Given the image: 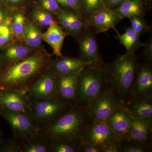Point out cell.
Here are the masks:
<instances>
[{
  "label": "cell",
  "instance_id": "22",
  "mask_svg": "<svg viewBox=\"0 0 152 152\" xmlns=\"http://www.w3.org/2000/svg\"><path fill=\"white\" fill-rule=\"evenodd\" d=\"M148 5L143 0H127L112 10L122 19L134 17L144 18L146 15Z\"/></svg>",
  "mask_w": 152,
  "mask_h": 152
},
{
  "label": "cell",
  "instance_id": "24",
  "mask_svg": "<svg viewBox=\"0 0 152 152\" xmlns=\"http://www.w3.org/2000/svg\"><path fill=\"white\" fill-rule=\"evenodd\" d=\"M115 38L124 47L126 53H135L136 51L143 45L144 43L141 40L140 35L131 27L126 28L124 34H117Z\"/></svg>",
  "mask_w": 152,
  "mask_h": 152
},
{
  "label": "cell",
  "instance_id": "43",
  "mask_svg": "<svg viewBox=\"0 0 152 152\" xmlns=\"http://www.w3.org/2000/svg\"><path fill=\"white\" fill-rule=\"evenodd\" d=\"M3 135V133L2 132L1 130H0V141H1L3 140V139H2V137Z\"/></svg>",
  "mask_w": 152,
  "mask_h": 152
},
{
  "label": "cell",
  "instance_id": "40",
  "mask_svg": "<svg viewBox=\"0 0 152 152\" xmlns=\"http://www.w3.org/2000/svg\"><path fill=\"white\" fill-rule=\"evenodd\" d=\"M14 11L5 6L0 7V25L11 16Z\"/></svg>",
  "mask_w": 152,
  "mask_h": 152
},
{
  "label": "cell",
  "instance_id": "3",
  "mask_svg": "<svg viewBox=\"0 0 152 152\" xmlns=\"http://www.w3.org/2000/svg\"><path fill=\"white\" fill-rule=\"evenodd\" d=\"M138 63L135 53H126L112 62L106 63L109 89L126 105L131 97V89Z\"/></svg>",
  "mask_w": 152,
  "mask_h": 152
},
{
  "label": "cell",
  "instance_id": "2",
  "mask_svg": "<svg viewBox=\"0 0 152 152\" xmlns=\"http://www.w3.org/2000/svg\"><path fill=\"white\" fill-rule=\"evenodd\" d=\"M92 122L86 108L75 105L52 124L39 131L52 142L67 141L81 144L87 128Z\"/></svg>",
  "mask_w": 152,
  "mask_h": 152
},
{
  "label": "cell",
  "instance_id": "7",
  "mask_svg": "<svg viewBox=\"0 0 152 152\" xmlns=\"http://www.w3.org/2000/svg\"><path fill=\"white\" fill-rule=\"evenodd\" d=\"M0 116L8 123L14 137L22 141L28 138L38 130L30 116L0 106Z\"/></svg>",
  "mask_w": 152,
  "mask_h": 152
},
{
  "label": "cell",
  "instance_id": "26",
  "mask_svg": "<svg viewBox=\"0 0 152 152\" xmlns=\"http://www.w3.org/2000/svg\"><path fill=\"white\" fill-rule=\"evenodd\" d=\"M27 18L25 8L17 9L11 15V25L15 40L23 42V34Z\"/></svg>",
  "mask_w": 152,
  "mask_h": 152
},
{
  "label": "cell",
  "instance_id": "45",
  "mask_svg": "<svg viewBox=\"0 0 152 152\" xmlns=\"http://www.w3.org/2000/svg\"><path fill=\"white\" fill-rule=\"evenodd\" d=\"M4 5L1 2V1H0V7H4Z\"/></svg>",
  "mask_w": 152,
  "mask_h": 152
},
{
  "label": "cell",
  "instance_id": "41",
  "mask_svg": "<svg viewBox=\"0 0 152 152\" xmlns=\"http://www.w3.org/2000/svg\"><path fill=\"white\" fill-rule=\"evenodd\" d=\"M127 0H104V5L106 7L113 10Z\"/></svg>",
  "mask_w": 152,
  "mask_h": 152
},
{
  "label": "cell",
  "instance_id": "17",
  "mask_svg": "<svg viewBox=\"0 0 152 152\" xmlns=\"http://www.w3.org/2000/svg\"><path fill=\"white\" fill-rule=\"evenodd\" d=\"M152 118H134L125 140H134L152 145Z\"/></svg>",
  "mask_w": 152,
  "mask_h": 152
},
{
  "label": "cell",
  "instance_id": "1",
  "mask_svg": "<svg viewBox=\"0 0 152 152\" xmlns=\"http://www.w3.org/2000/svg\"><path fill=\"white\" fill-rule=\"evenodd\" d=\"M53 61L52 55L42 47L27 58L7 65L0 74V90L27 93Z\"/></svg>",
  "mask_w": 152,
  "mask_h": 152
},
{
  "label": "cell",
  "instance_id": "36",
  "mask_svg": "<svg viewBox=\"0 0 152 152\" xmlns=\"http://www.w3.org/2000/svg\"><path fill=\"white\" fill-rule=\"evenodd\" d=\"M29 0H0L5 7L13 10L17 9L25 8V5Z\"/></svg>",
  "mask_w": 152,
  "mask_h": 152
},
{
  "label": "cell",
  "instance_id": "15",
  "mask_svg": "<svg viewBox=\"0 0 152 152\" xmlns=\"http://www.w3.org/2000/svg\"><path fill=\"white\" fill-rule=\"evenodd\" d=\"M134 118L124 107L116 110L104 123L113 130L120 142L126 140Z\"/></svg>",
  "mask_w": 152,
  "mask_h": 152
},
{
  "label": "cell",
  "instance_id": "18",
  "mask_svg": "<svg viewBox=\"0 0 152 152\" xmlns=\"http://www.w3.org/2000/svg\"><path fill=\"white\" fill-rule=\"evenodd\" d=\"M37 50L28 48L24 42L15 40L10 45L0 50V57L7 65L27 58Z\"/></svg>",
  "mask_w": 152,
  "mask_h": 152
},
{
  "label": "cell",
  "instance_id": "29",
  "mask_svg": "<svg viewBox=\"0 0 152 152\" xmlns=\"http://www.w3.org/2000/svg\"><path fill=\"white\" fill-rule=\"evenodd\" d=\"M122 152H151L152 145L134 140H124L120 141Z\"/></svg>",
  "mask_w": 152,
  "mask_h": 152
},
{
  "label": "cell",
  "instance_id": "23",
  "mask_svg": "<svg viewBox=\"0 0 152 152\" xmlns=\"http://www.w3.org/2000/svg\"><path fill=\"white\" fill-rule=\"evenodd\" d=\"M52 142L38 131L23 141V152H51Z\"/></svg>",
  "mask_w": 152,
  "mask_h": 152
},
{
  "label": "cell",
  "instance_id": "44",
  "mask_svg": "<svg viewBox=\"0 0 152 152\" xmlns=\"http://www.w3.org/2000/svg\"><path fill=\"white\" fill-rule=\"evenodd\" d=\"M145 2L146 4H148L149 3H151V1L152 0H143Z\"/></svg>",
  "mask_w": 152,
  "mask_h": 152
},
{
  "label": "cell",
  "instance_id": "20",
  "mask_svg": "<svg viewBox=\"0 0 152 152\" xmlns=\"http://www.w3.org/2000/svg\"><path fill=\"white\" fill-rule=\"evenodd\" d=\"M67 35L58 23H56L49 26L45 32L42 33V39L53 49V54L57 58H60L63 56L62 49L64 41Z\"/></svg>",
  "mask_w": 152,
  "mask_h": 152
},
{
  "label": "cell",
  "instance_id": "10",
  "mask_svg": "<svg viewBox=\"0 0 152 152\" xmlns=\"http://www.w3.org/2000/svg\"><path fill=\"white\" fill-rule=\"evenodd\" d=\"M56 80L57 74L50 68L31 87L28 95L37 99L57 98Z\"/></svg>",
  "mask_w": 152,
  "mask_h": 152
},
{
  "label": "cell",
  "instance_id": "19",
  "mask_svg": "<svg viewBox=\"0 0 152 152\" xmlns=\"http://www.w3.org/2000/svg\"><path fill=\"white\" fill-rule=\"evenodd\" d=\"M93 62H86L78 58L63 56L53 60L51 68L57 75L74 73L81 72Z\"/></svg>",
  "mask_w": 152,
  "mask_h": 152
},
{
  "label": "cell",
  "instance_id": "13",
  "mask_svg": "<svg viewBox=\"0 0 152 152\" xmlns=\"http://www.w3.org/2000/svg\"><path fill=\"white\" fill-rule=\"evenodd\" d=\"M115 141H119L113 130L105 123L93 122L85 132L83 142L102 146Z\"/></svg>",
  "mask_w": 152,
  "mask_h": 152
},
{
  "label": "cell",
  "instance_id": "32",
  "mask_svg": "<svg viewBox=\"0 0 152 152\" xmlns=\"http://www.w3.org/2000/svg\"><path fill=\"white\" fill-rule=\"evenodd\" d=\"M23 141L15 137L2 143L0 152H23Z\"/></svg>",
  "mask_w": 152,
  "mask_h": 152
},
{
  "label": "cell",
  "instance_id": "28",
  "mask_svg": "<svg viewBox=\"0 0 152 152\" xmlns=\"http://www.w3.org/2000/svg\"><path fill=\"white\" fill-rule=\"evenodd\" d=\"M15 40L11 16L0 25V50L10 45Z\"/></svg>",
  "mask_w": 152,
  "mask_h": 152
},
{
  "label": "cell",
  "instance_id": "6",
  "mask_svg": "<svg viewBox=\"0 0 152 152\" xmlns=\"http://www.w3.org/2000/svg\"><path fill=\"white\" fill-rule=\"evenodd\" d=\"M126 106L108 90L96 96L86 108L93 122H104L116 110Z\"/></svg>",
  "mask_w": 152,
  "mask_h": 152
},
{
  "label": "cell",
  "instance_id": "16",
  "mask_svg": "<svg viewBox=\"0 0 152 152\" xmlns=\"http://www.w3.org/2000/svg\"><path fill=\"white\" fill-rule=\"evenodd\" d=\"M80 72L57 75V98L75 105V96Z\"/></svg>",
  "mask_w": 152,
  "mask_h": 152
},
{
  "label": "cell",
  "instance_id": "14",
  "mask_svg": "<svg viewBox=\"0 0 152 152\" xmlns=\"http://www.w3.org/2000/svg\"><path fill=\"white\" fill-rule=\"evenodd\" d=\"M96 34L90 27L77 40L79 43L78 58L86 62H94L101 59Z\"/></svg>",
  "mask_w": 152,
  "mask_h": 152
},
{
  "label": "cell",
  "instance_id": "39",
  "mask_svg": "<svg viewBox=\"0 0 152 152\" xmlns=\"http://www.w3.org/2000/svg\"><path fill=\"white\" fill-rule=\"evenodd\" d=\"M102 152H122L120 141L112 142L102 146Z\"/></svg>",
  "mask_w": 152,
  "mask_h": 152
},
{
  "label": "cell",
  "instance_id": "5",
  "mask_svg": "<svg viewBox=\"0 0 152 152\" xmlns=\"http://www.w3.org/2000/svg\"><path fill=\"white\" fill-rule=\"evenodd\" d=\"M30 99V118L38 130L52 124L73 106L57 98Z\"/></svg>",
  "mask_w": 152,
  "mask_h": 152
},
{
  "label": "cell",
  "instance_id": "27",
  "mask_svg": "<svg viewBox=\"0 0 152 152\" xmlns=\"http://www.w3.org/2000/svg\"><path fill=\"white\" fill-rule=\"evenodd\" d=\"M27 18L40 28L49 27L53 24L57 23L53 15L38 6L35 7L30 11Z\"/></svg>",
  "mask_w": 152,
  "mask_h": 152
},
{
  "label": "cell",
  "instance_id": "35",
  "mask_svg": "<svg viewBox=\"0 0 152 152\" xmlns=\"http://www.w3.org/2000/svg\"><path fill=\"white\" fill-rule=\"evenodd\" d=\"M57 1L62 7L72 9L82 17L80 0H57Z\"/></svg>",
  "mask_w": 152,
  "mask_h": 152
},
{
  "label": "cell",
  "instance_id": "11",
  "mask_svg": "<svg viewBox=\"0 0 152 152\" xmlns=\"http://www.w3.org/2000/svg\"><path fill=\"white\" fill-rule=\"evenodd\" d=\"M122 20L112 10L104 6L92 14L86 21L96 34L107 32L110 29L115 30L118 34L119 33L115 26Z\"/></svg>",
  "mask_w": 152,
  "mask_h": 152
},
{
  "label": "cell",
  "instance_id": "9",
  "mask_svg": "<svg viewBox=\"0 0 152 152\" xmlns=\"http://www.w3.org/2000/svg\"><path fill=\"white\" fill-rule=\"evenodd\" d=\"M133 96L152 98V63L138 64L131 89V97Z\"/></svg>",
  "mask_w": 152,
  "mask_h": 152
},
{
  "label": "cell",
  "instance_id": "38",
  "mask_svg": "<svg viewBox=\"0 0 152 152\" xmlns=\"http://www.w3.org/2000/svg\"><path fill=\"white\" fill-rule=\"evenodd\" d=\"M79 152H102V146L83 142L80 145Z\"/></svg>",
  "mask_w": 152,
  "mask_h": 152
},
{
  "label": "cell",
  "instance_id": "30",
  "mask_svg": "<svg viewBox=\"0 0 152 152\" xmlns=\"http://www.w3.org/2000/svg\"><path fill=\"white\" fill-rule=\"evenodd\" d=\"M80 1L81 13L83 18L86 21L92 14L104 6V0H80Z\"/></svg>",
  "mask_w": 152,
  "mask_h": 152
},
{
  "label": "cell",
  "instance_id": "25",
  "mask_svg": "<svg viewBox=\"0 0 152 152\" xmlns=\"http://www.w3.org/2000/svg\"><path fill=\"white\" fill-rule=\"evenodd\" d=\"M42 33L41 28L27 18L23 34L24 43L30 48L39 50L42 48Z\"/></svg>",
  "mask_w": 152,
  "mask_h": 152
},
{
  "label": "cell",
  "instance_id": "37",
  "mask_svg": "<svg viewBox=\"0 0 152 152\" xmlns=\"http://www.w3.org/2000/svg\"><path fill=\"white\" fill-rule=\"evenodd\" d=\"M142 56L145 61L152 63V39L150 38L143 45Z\"/></svg>",
  "mask_w": 152,
  "mask_h": 152
},
{
  "label": "cell",
  "instance_id": "8",
  "mask_svg": "<svg viewBox=\"0 0 152 152\" xmlns=\"http://www.w3.org/2000/svg\"><path fill=\"white\" fill-rule=\"evenodd\" d=\"M55 16L58 24L68 35L77 40L89 27L87 21L71 9L61 7Z\"/></svg>",
  "mask_w": 152,
  "mask_h": 152
},
{
  "label": "cell",
  "instance_id": "46",
  "mask_svg": "<svg viewBox=\"0 0 152 152\" xmlns=\"http://www.w3.org/2000/svg\"><path fill=\"white\" fill-rule=\"evenodd\" d=\"M3 141V140H2V141H0V147H1V145Z\"/></svg>",
  "mask_w": 152,
  "mask_h": 152
},
{
  "label": "cell",
  "instance_id": "34",
  "mask_svg": "<svg viewBox=\"0 0 152 152\" xmlns=\"http://www.w3.org/2000/svg\"><path fill=\"white\" fill-rule=\"evenodd\" d=\"M37 6L55 15L62 7L57 0H37Z\"/></svg>",
  "mask_w": 152,
  "mask_h": 152
},
{
  "label": "cell",
  "instance_id": "33",
  "mask_svg": "<svg viewBox=\"0 0 152 152\" xmlns=\"http://www.w3.org/2000/svg\"><path fill=\"white\" fill-rule=\"evenodd\" d=\"M129 19L131 22V27L140 35L151 31V28L147 24L144 18L134 17Z\"/></svg>",
  "mask_w": 152,
  "mask_h": 152
},
{
  "label": "cell",
  "instance_id": "12",
  "mask_svg": "<svg viewBox=\"0 0 152 152\" xmlns=\"http://www.w3.org/2000/svg\"><path fill=\"white\" fill-rule=\"evenodd\" d=\"M0 106L30 116L31 100L27 93L12 90H0Z\"/></svg>",
  "mask_w": 152,
  "mask_h": 152
},
{
  "label": "cell",
  "instance_id": "31",
  "mask_svg": "<svg viewBox=\"0 0 152 152\" xmlns=\"http://www.w3.org/2000/svg\"><path fill=\"white\" fill-rule=\"evenodd\" d=\"M80 145L67 141L52 142L51 152H79Z\"/></svg>",
  "mask_w": 152,
  "mask_h": 152
},
{
  "label": "cell",
  "instance_id": "21",
  "mask_svg": "<svg viewBox=\"0 0 152 152\" xmlns=\"http://www.w3.org/2000/svg\"><path fill=\"white\" fill-rule=\"evenodd\" d=\"M126 108L134 118H152V98L133 96L126 104Z\"/></svg>",
  "mask_w": 152,
  "mask_h": 152
},
{
  "label": "cell",
  "instance_id": "42",
  "mask_svg": "<svg viewBox=\"0 0 152 152\" xmlns=\"http://www.w3.org/2000/svg\"><path fill=\"white\" fill-rule=\"evenodd\" d=\"M6 66L7 65L4 62V61L0 57V74L2 72L6 67Z\"/></svg>",
  "mask_w": 152,
  "mask_h": 152
},
{
  "label": "cell",
  "instance_id": "4",
  "mask_svg": "<svg viewBox=\"0 0 152 152\" xmlns=\"http://www.w3.org/2000/svg\"><path fill=\"white\" fill-rule=\"evenodd\" d=\"M106 63L102 59L86 67L79 74L75 96V105L86 108L100 93L109 89L106 70Z\"/></svg>",
  "mask_w": 152,
  "mask_h": 152
}]
</instances>
